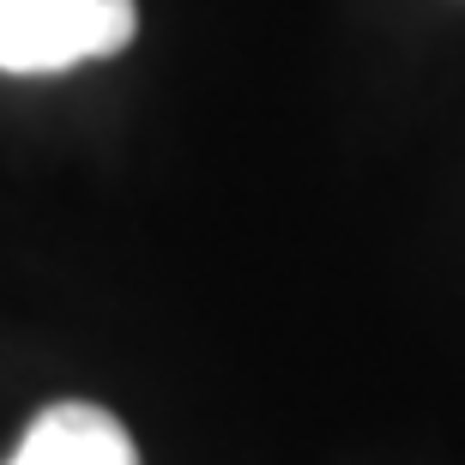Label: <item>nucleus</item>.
Instances as JSON below:
<instances>
[{"label": "nucleus", "instance_id": "nucleus-1", "mask_svg": "<svg viewBox=\"0 0 465 465\" xmlns=\"http://www.w3.org/2000/svg\"><path fill=\"white\" fill-rule=\"evenodd\" d=\"M134 31V0H0V73H67L121 54Z\"/></svg>", "mask_w": 465, "mask_h": 465}, {"label": "nucleus", "instance_id": "nucleus-2", "mask_svg": "<svg viewBox=\"0 0 465 465\" xmlns=\"http://www.w3.org/2000/svg\"><path fill=\"white\" fill-rule=\"evenodd\" d=\"M6 465H139V453L115 411L91 399H61L31 417V430Z\"/></svg>", "mask_w": 465, "mask_h": 465}]
</instances>
